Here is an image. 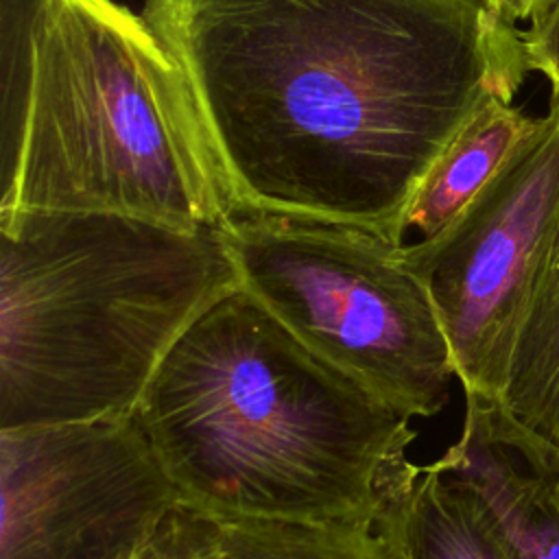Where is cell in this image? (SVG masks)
<instances>
[{"label":"cell","instance_id":"1","mask_svg":"<svg viewBox=\"0 0 559 559\" xmlns=\"http://www.w3.org/2000/svg\"><path fill=\"white\" fill-rule=\"evenodd\" d=\"M234 214L354 225L402 245L456 131L531 72L485 0H144Z\"/></svg>","mask_w":559,"mask_h":559},{"label":"cell","instance_id":"2","mask_svg":"<svg viewBox=\"0 0 559 559\" xmlns=\"http://www.w3.org/2000/svg\"><path fill=\"white\" fill-rule=\"evenodd\" d=\"M131 417L179 504L225 520L371 513L417 437L240 286L179 336Z\"/></svg>","mask_w":559,"mask_h":559},{"label":"cell","instance_id":"3","mask_svg":"<svg viewBox=\"0 0 559 559\" xmlns=\"http://www.w3.org/2000/svg\"><path fill=\"white\" fill-rule=\"evenodd\" d=\"M0 212H96L175 229L231 216L188 83L118 0H2Z\"/></svg>","mask_w":559,"mask_h":559},{"label":"cell","instance_id":"4","mask_svg":"<svg viewBox=\"0 0 559 559\" xmlns=\"http://www.w3.org/2000/svg\"><path fill=\"white\" fill-rule=\"evenodd\" d=\"M238 286L218 227L0 212V432L131 415L179 336Z\"/></svg>","mask_w":559,"mask_h":559},{"label":"cell","instance_id":"5","mask_svg":"<svg viewBox=\"0 0 559 559\" xmlns=\"http://www.w3.org/2000/svg\"><path fill=\"white\" fill-rule=\"evenodd\" d=\"M218 234L240 288L308 352L411 419L443 411L456 378L450 343L400 245L273 214H234Z\"/></svg>","mask_w":559,"mask_h":559},{"label":"cell","instance_id":"6","mask_svg":"<svg viewBox=\"0 0 559 559\" xmlns=\"http://www.w3.org/2000/svg\"><path fill=\"white\" fill-rule=\"evenodd\" d=\"M559 247V98L500 170L432 240L400 260L424 282L465 397L496 404L509 352Z\"/></svg>","mask_w":559,"mask_h":559},{"label":"cell","instance_id":"7","mask_svg":"<svg viewBox=\"0 0 559 559\" xmlns=\"http://www.w3.org/2000/svg\"><path fill=\"white\" fill-rule=\"evenodd\" d=\"M177 507L131 415L0 432V559H144Z\"/></svg>","mask_w":559,"mask_h":559},{"label":"cell","instance_id":"8","mask_svg":"<svg viewBox=\"0 0 559 559\" xmlns=\"http://www.w3.org/2000/svg\"><path fill=\"white\" fill-rule=\"evenodd\" d=\"M437 463L491 504L524 559H559V454L493 404L465 397L461 437Z\"/></svg>","mask_w":559,"mask_h":559},{"label":"cell","instance_id":"9","mask_svg":"<svg viewBox=\"0 0 559 559\" xmlns=\"http://www.w3.org/2000/svg\"><path fill=\"white\" fill-rule=\"evenodd\" d=\"M391 485L376 511L323 522L225 520L179 504L146 559H404Z\"/></svg>","mask_w":559,"mask_h":559},{"label":"cell","instance_id":"10","mask_svg":"<svg viewBox=\"0 0 559 559\" xmlns=\"http://www.w3.org/2000/svg\"><path fill=\"white\" fill-rule=\"evenodd\" d=\"M391 502L404 559H524L480 491L437 461L408 459Z\"/></svg>","mask_w":559,"mask_h":559},{"label":"cell","instance_id":"11","mask_svg":"<svg viewBox=\"0 0 559 559\" xmlns=\"http://www.w3.org/2000/svg\"><path fill=\"white\" fill-rule=\"evenodd\" d=\"M537 118L504 98L485 103L448 142L408 203L402 245L437 238L489 183Z\"/></svg>","mask_w":559,"mask_h":559},{"label":"cell","instance_id":"12","mask_svg":"<svg viewBox=\"0 0 559 559\" xmlns=\"http://www.w3.org/2000/svg\"><path fill=\"white\" fill-rule=\"evenodd\" d=\"M493 406L559 454V247L522 314Z\"/></svg>","mask_w":559,"mask_h":559},{"label":"cell","instance_id":"13","mask_svg":"<svg viewBox=\"0 0 559 559\" xmlns=\"http://www.w3.org/2000/svg\"><path fill=\"white\" fill-rule=\"evenodd\" d=\"M522 28V44L531 72L548 79L559 98V0H535Z\"/></svg>","mask_w":559,"mask_h":559},{"label":"cell","instance_id":"14","mask_svg":"<svg viewBox=\"0 0 559 559\" xmlns=\"http://www.w3.org/2000/svg\"><path fill=\"white\" fill-rule=\"evenodd\" d=\"M489 7H493L496 11L504 13L507 17L511 20H526L531 9H533V2L535 0H485Z\"/></svg>","mask_w":559,"mask_h":559},{"label":"cell","instance_id":"15","mask_svg":"<svg viewBox=\"0 0 559 559\" xmlns=\"http://www.w3.org/2000/svg\"><path fill=\"white\" fill-rule=\"evenodd\" d=\"M557 493H559V476H557Z\"/></svg>","mask_w":559,"mask_h":559},{"label":"cell","instance_id":"16","mask_svg":"<svg viewBox=\"0 0 559 559\" xmlns=\"http://www.w3.org/2000/svg\"><path fill=\"white\" fill-rule=\"evenodd\" d=\"M144 559H146V557H144Z\"/></svg>","mask_w":559,"mask_h":559}]
</instances>
